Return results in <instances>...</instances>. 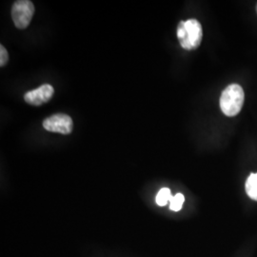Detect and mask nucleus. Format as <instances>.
<instances>
[{"label": "nucleus", "mask_w": 257, "mask_h": 257, "mask_svg": "<svg viewBox=\"0 0 257 257\" xmlns=\"http://www.w3.org/2000/svg\"><path fill=\"white\" fill-rule=\"evenodd\" d=\"M177 37L179 43L185 50L191 51L198 48L203 38L202 26L196 19L181 21L177 27Z\"/></svg>", "instance_id": "obj_1"}, {"label": "nucleus", "mask_w": 257, "mask_h": 257, "mask_svg": "<svg viewBox=\"0 0 257 257\" xmlns=\"http://www.w3.org/2000/svg\"><path fill=\"white\" fill-rule=\"evenodd\" d=\"M245 94L242 87L237 84H231L221 93V110L227 116H235L242 109Z\"/></svg>", "instance_id": "obj_2"}, {"label": "nucleus", "mask_w": 257, "mask_h": 257, "mask_svg": "<svg viewBox=\"0 0 257 257\" xmlns=\"http://www.w3.org/2000/svg\"><path fill=\"white\" fill-rule=\"evenodd\" d=\"M12 19L15 26L23 30L30 25L35 15V5L30 0L16 1L12 7Z\"/></svg>", "instance_id": "obj_3"}, {"label": "nucleus", "mask_w": 257, "mask_h": 257, "mask_svg": "<svg viewBox=\"0 0 257 257\" xmlns=\"http://www.w3.org/2000/svg\"><path fill=\"white\" fill-rule=\"evenodd\" d=\"M43 128L51 133L70 135L74 128V122L65 113H56L43 121Z\"/></svg>", "instance_id": "obj_4"}, {"label": "nucleus", "mask_w": 257, "mask_h": 257, "mask_svg": "<svg viewBox=\"0 0 257 257\" xmlns=\"http://www.w3.org/2000/svg\"><path fill=\"white\" fill-rule=\"evenodd\" d=\"M55 93L53 86L49 84H44L38 87L36 90H32L26 92L24 95V100L32 106H40L50 101Z\"/></svg>", "instance_id": "obj_5"}, {"label": "nucleus", "mask_w": 257, "mask_h": 257, "mask_svg": "<svg viewBox=\"0 0 257 257\" xmlns=\"http://www.w3.org/2000/svg\"><path fill=\"white\" fill-rule=\"evenodd\" d=\"M246 193L250 199L257 201V173L248 176L246 181Z\"/></svg>", "instance_id": "obj_6"}, {"label": "nucleus", "mask_w": 257, "mask_h": 257, "mask_svg": "<svg viewBox=\"0 0 257 257\" xmlns=\"http://www.w3.org/2000/svg\"><path fill=\"white\" fill-rule=\"evenodd\" d=\"M173 198L171 190L169 188H162L156 195V202L158 206L164 207L169 202H171V199Z\"/></svg>", "instance_id": "obj_7"}, {"label": "nucleus", "mask_w": 257, "mask_h": 257, "mask_svg": "<svg viewBox=\"0 0 257 257\" xmlns=\"http://www.w3.org/2000/svg\"><path fill=\"white\" fill-rule=\"evenodd\" d=\"M184 201H185V197L182 193L175 194V196H173V198L171 199L170 209L174 211H180L182 209Z\"/></svg>", "instance_id": "obj_8"}, {"label": "nucleus", "mask_w": 257, "mask_h": 257, "mask_svg": "<svg viewBox=\"0 0 257 257\" xmlns=\"http://www.w3.org/2000/svg\"><path fill=\"white\" fill-rule=\"evenodd\" d=\"M8 60H9V55H8V52L7 50L5 49V47L3 45L0 46V66L1 67H4L5 65L8 63Z\"/></svg>", "instance_id": "obj_9"}, {"label": "nucleus", "mask_w": 257, "mask_h": 257, "mask_svg": "<svg viewBox=\"0 0 257 257\" xmlns=\"http://www.w3.org/2000/svg\"><path fill=\"white\" fill-rule=\"evenodd\" d=\"M256 12H257V5H256Z\"/></svg>", "instance_id": "obj_10"}]
</instances>
